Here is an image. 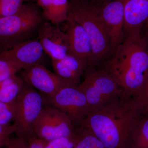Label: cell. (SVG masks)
Wrapping results in <instances>:
<instances>
[{"label": "cell", "mask_w": 148, "mask_h": 148, "mask_svg": "<svg viewBox=\"0 0 148 148\" xmlns=\"http://www.w3.org/2000/svg\"><path fill=\"white\" fill-rule=\"evenodd\" d=\"M46 104L45 96L24 81L14 105L12 125L17 137L28 140L36 136L33 125Z\"/></svg>", "instance_id": "obj_6"}, {"label": "cell", "mask_w": 148, "mask_h": 148, "mask_svg": "<svg viewBox=\"0 0 148 148\" xmlns=\"http://www.w3.org/2000/svg\"><path fill=\"white\" fill-rule=\"evenodd\" d=\"M148 20V0H125L124 38L140 35L141 28Z\"/></svg>", "instance_id": "obj_14"}, {"label": "cell", "mask_w": 148, "mask_h": 148, "mask_svg": "<svg viewBox=\"0 0 148 148\" xmlns=\"http://www.w3.org/2000/svg\"><path fill=\"white\" fill-rule=\"evenodd\" d=\"M84 73V79L79 86L86 97L90 112L99 110L121 97L116 82L104 68L88 66Z\"/></svg>", "instance_id": "obj_5"}, {"label": "cell", "mask_w": 148, "mask_h": 148, "mask_svg": "<svg viewBox=\"0 0 148 148\" xmlns=\"http://www.w3.org/2000/svg\"><path fill=\"white\" fill-rule=\"evenodd\" d=\"M44 16L53 25L66 21L69 9V0H37Z\"/></svg>", "instance_id": "obj_16"}, {"label": "cell", "mask_w": 148, "mask_h": 148, "mask_svg": "<svg viewBox=\"0 0 148 148\" xmlns=\"http://www.w3.org/2000/svg\"><path fill=\"white\" fill-rule=\"evenodd\" d=\"M125 1V0H112L100 7H96L108 35L111 57L124 38Z\"/></svg>", "instance_id": "obj_9"}, {"label": "cell", "mask_w": 148, "mask_h": 148, "mask_svg": "<svg viewBox=\"0 0 148 148\" xmlns=\"http://www.w3.org/2000/svg\"><path fill=\"white\" fill-rule=\"evenodd\" d=\"M5 146L7 148H27V142L21 137L10 138Z\"/></svg>", "instance_id": "obj_26"}, {"label": "cell", "mask_w": 148, "mask_h": 148, "mask_svg": "<svg viewBox=\"0 0 148 148\" xmlns=\"http://www.w3.org/2000/svg\"><path fill=\"white\" fill-rule=\"evenodd\" d=\"M148 145V117H141L132 137L131 148H145Z\"/></svg>", "instance_id": "obj_20"}, {"label": "cell", "mask_w": 148, "mask_h": 148, "mask_svg": "<svg viewBox=\"0 0 148 148\" xmlns=\"http://www.w3.org/2000/svg\"><path fill=\"white\" fill-rule=\"evenodd\" d=\"M66 22L69 42V53L89 66L91 57L90 41L83 27L74 18L69 9Z\"/></svg>", "instance_id": "obj_13"}, {"label": "cell", "mask_w": 148, "mask_h": 148, "mask_svg": "<svg viewBox=\"0 0 148 148\" xmlns=\"http://www.w3.org/2000/svg\"><path fill=\"white\" fill-rule=\"evenodd\" d=\"M56 73L61 77L79 85L81 76L87 66L75 57L68 53L64 58L51 61Z\"/></svg>", "instance_id": "obj_15"}, {"label": "cell", "mask_w": 148, "mask_h": 148, "mask_svg": "<svg viewBox=\"0 0 148 148\" xmlns=\"http://www.w3.org/2000/svg\"><path fill=\"white\" fill-rule=\"evenodd\" d=\"M79 85L61 88L52 95H45V98L46 104L64 113L74 125H79L90 112V109Z\"/></svg>", "instance_id": "obj_7"}, {"label": "cell", "mask_w": 148, "mask_h": 148, "mask_svg": "<svg viewBox=\"0 0 148 148\" xmlns=\"http://www.w3.org/2000/svg\"><path fill=\"white\" fill-rule=\"evenodd\" d=\"M24 1L28 2H37V0H24Z\"/></svg>", "instance_id": "obj_30"}, {"label": "cell", "mask_w": 148, "mask_h": 148, "mask_svg": "<svg viewBox=\"0 0 148 148\" xmlns=\"http://www.w3.org/2000/svg\"><path fill=\"white\" fill-rule=\"evenodd\" d=\"M69 10L84 29L90 41L91 57L89 66H97L110 56V40L97 8L88 0L69 1Z\"/></svg>", "instance_id": "obj_3"}, {"label": "cell", "mask_w": 148, "mask_h": 148, "mask_svg": "<svg viewBox=\"0 0 148 148\" xmlns=\"http://www.w3.org/2000/svg\"><path fill=\"white\" fill-rule=\"evenodd\" d=\"M104 69L115 80L122 98L128 100L148 81V48L140 35L124 37Z\"/></svg>", "instance_id": "obj_2"}, {"label": "cell", "mask_w": 148, "mask_h": 148, "mask_svg": "<svg viewBox=\"0 0 148 148\" xmlns=\"http://www.w3.org/2000/svg\"><path fill=\"white\" fill-rule=\"evenodd\" d=\"M27 148H45V140L36 136L27 140Z\"/></svg>", "instance_id": "obj_27"}, {"label": "cell", "mask_w": 148, "mask_h": 148, "mask_svg": "<svg viewBox=\"0 0 148 148\" xmlns=\"http://www.w3.org/2000/svg\"><path fill=\"white\" fill-rule=\"evenodd\" d=\"M14 105L15 102L10 104L0 102V124L8 125L13 121Z\"/></svg>", "instance_id": "obj_24"}, {"label": "cell", "mask_w": 148, "mask_h": 148, "mask_svg": "<svg viewBox=\"0 0 148 148\" xmlns=\"http://www.w3.org/2000/svg\"><path fill=\"white\" fill-rule=\"evenodd\" d=\"M15 132V128L13 125L0 124V148L6 145L10 136Z\"/></svg>", "instance_id": "obj_25"}, {"label": "cell", "mask_w": 148, "mask_h": 148, "mask_svg": "<svg viewBox=\"0 0 148 148\" xmlns=\"http://www.w3.org/2000/svg\"><path fill=\"white\" fill-rule=\"evenodd\" d=\"M21 74L25 82L45 96L52 95L61 88L78 85L52 73L41 64L23 69Z\"/></svg>", "instance_id": "obj_10"}, {"label": "cell", "mask_w": 148, "mask_h": 148, "mask_svg": "<svg viewBox=\"0 0 148 148\" xmlns=\"http://www.w3.org/2000/svg\"><path fill=\"white\" fill-rule=\"evenodd\" d=\"M74 125L66 114L46 104L35 121L33 129L36 137L48 141L75 136L76 130Z\"/></svg>", "instance_id": "obj_8"}, {"label": "cell", "mask_w": 148, "mask_h": 148, "mask_svg": "<svg viewBox=\"0 0 148 148\" xmlns=\"http://www.w3.org/2000/svg\"><path fill=\"white\" fill-rule=\"evenodd\" d=\"M44 52L38 38H33L0 50V59L16 63L24 69L41 64Z\"/></svg>", "instance_id": "obj_11"}, {"label": "cell", "mask_w": 148, "mask_h": 148, "mask_svg": "<svg viewBox=\"0 0 148 148\" xmlns=\"http://www.w3.org/2000/svg\"><path fill=\"white\" fill-rule=\"evenodd\" d=\"M23 69V67L18 64L0 59V82L15 75Z\"/></svg>", "instance_id": "obj_22"}, {"label": "cell", "mask_w": 148, "mask_h": 148, "mask_svg": "<svg viewBox=\"0 0 148 148\" xmlns=\"http://www.w3.org/2000/svg\"><path fill=\"white\" fill-rule=\"evenodd\" d=\"M24 1V0H0V18L16 13Z\"/></svg>", "instance_id": "obj_21"}, {"label": "cell", "mask_w": 148, "mask_h": 148, "mask_svg": "<svg viewBox=\"0 0 148 148\" xmlns=\"http://www.w3.org/2000/svg\"><path fill=\"white\" fill-rule=\"evenodd\" d=\"M24 81L16 74L0 82V102L14 103L20 93Z\"/></svg>", "instance_id": "obj_17"}, {"label": "cell", "mask_w": 148, "mask_h": 148, "mask_svg": "<svg viewBox=\"0 0 148 148\" xmlns=\"http://www.w3.org/2000/svg\"><path fill=\"white\" fill-rule=\"evenodd\" d=\"M146 24H147V26L148 27V36H147V39L146 40H145V41L146 43H147V47L148 48V20L147 21V22H146Z\"/></svg>", "instance_id": "obj_29"}, {"label": "cell", "mask_w": 148, "mask_h": 148, "mask_svg": "<svg viewBox=\"0 0 148 148\" xmlns=\"http://www.w3.org/2000/svg\"><path fill=\"white\" fill-rule=\"evenodd\" d=\"M45 20L39 6L34 2L23 3L16 13L0 18V50L33 39Z\"/></svg>", "instance_id": "obj_4"}, {"label": "cell", "mask_w": 148, "mask_h": 148, "mask_svg": "<svg viewBox=\"0 0 148 148\" xmlns=\"http://www.w3.org/2000/svg\"><path fill=\"white\" fill-rule=\"evenodd\" d=\"M112 0H90V3L96 7H100Z\"/></svg>", "instance_id": "obj_28"}, {"label": "cell", "mask_w": 148, "mask_h": 148, "mask_svg": "<svg viewBox=\"0 0 148 148\" xmlns=\"http://www.w3.org/2000/svg\"><path fill=\"white\" fill-rule=\"evenodd\" d=\"M145 148H148V145Z\"/></svg>", "instance_id": "obj_32"}, {"label": "cell", "mask_w": 148, "mask_h": 148, "mask_svg": "<svg viewBox=\"0 0 148 148\" xmlns=\"http://www.w3.org/2000/svg\"><path fill=\"white\" fill-rule=\"evenodd\" d=\"M38 39L44 51L51 60H60L69 53V38L67 33L61 31L58 25L45 21L39 31Z\"/></svg>", "instance_id": "obj_12"}, {"label": "cell", "mask_w": 148, "mask_h": 148, "mask_svg": "<svg viewBox=\"0 0 148 148\" xmlns=\"http://www.w3.org/2000/svg\"><path fill=\"white\" fill-rule=\"evenodd\" d=\"M127 101L129 106L141 117H148V81L139 92Z\"/></svg>", "instance_id": "obj_19"}, {"label": "cell", "mask_w": 148, "mask_h": 148, "mask_svg": "<svg viewBox=\"0 0 148 148\" xmlns=\"http://www.w3.org/2000/svg\"><path fill=\"white\" fill-rule=\"evenodd\" d=\"M73 1H86V0H73Z\"/></svg>", "instance_id": "obj_31"}, {"label": "cell", "mask_w": 148, "mask_h": 148, "mask_svg": "<svg viewBox=\"0 0 148 148\" xmlns=\"http://www.w3.org/2000/svg\"><path fill=\"white\" fill-rule=\"evenodd\" d=\"M74 148H107L102 142L88 130L79 127L76 130Z\"/></svg>", "instance_id": "obj_18"}, {"label": "cell", "mask_w": 148, "mask_h": 148, "mask_svg": "<svg viewBox=\"0 0 148 148\" xmlns=\"http://www.w3.org/2000/svg\"><path fill=\"white\" fill-rule=\"evenodd\" d=\"M75 140L76 134L73 137H62L45 141V148H74Z\"/></svg>", "instance_id": "obj_23"}, {"label": "cell", "mask_w": 148, "mask_h": 148, "mask_svg": "<svg viewBox=\"0 0 148 148\" xmlns=\"http://www.w3.org/2000/svg\"><path fill=\"white\" fill-rule=\"evenodd\" d=\"M141 117L127 100L121 97L90 112L79 126L93 133L107 148H131L133 133Z\"/></svg>", "instance_id": "obj_1"}]
</instances>
